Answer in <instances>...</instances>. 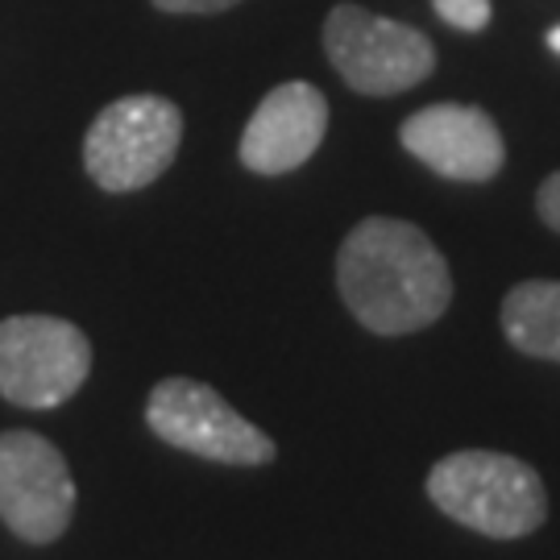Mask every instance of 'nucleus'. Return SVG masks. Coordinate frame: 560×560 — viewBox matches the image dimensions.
<instances>
[{"label": "nucleus", "mask_w": 560, "mask_h": 560, "mask_svg": "<svg viewBox=\"0 0 560 560\" xmlns=\"http://www.w3.org/2000/svg\"><path fill=\"white\" fill-rule=\"evenodd\" d=\"M340 300L370 332L402 337L436 324L453 300L448 261L432 237L395 217L361 221L337 254Z\"/></svg>", "instance_id": "1"}, {"label": "nucleus", "mask_w": 560, "mask_h": 560, "mask_svg": "<svg viewBox=\"0 0 560 560\" xmlns=\"http://www.w3.org/2000/svg\"><path fill=\"white\" fill-rule=\"evenodd\" d=\"M428 499L460 527H474L490 540H520L548 520V494L540 474L506 453H453L432 465Z\"/></svg>", "instance_id": "2"}, {"label": "nucleus", "mask_w": 560, "mask_h": 560, "mask_svg": "<svg viewBox=\"0 0 560 560\" xmlns=\"http://www.w3.org/2000/svg\"><path fill=\"white\" fill-rule=\"evenodd\" d=\"M179 141L183 113L166 96H120L92 120L83 166L104 191H138L175 162Z\"/></svg>", "instance_id": "3"}, {"label": "nucleus", "mask_w": 560, "mask_h": 560, "mask_svg": "<svg viewBox=\"0 0 560 560\" xmlns=\"http://www.w3.org/2000/svg\"><path fill=\"white\" fill-rule=\"evenodd\" d=\"M324 50L337 75L361 96H399L432 75L436 50L420 30L374 18L361 4H337L324 21Z\"/></svg>", "instance_id": "4"}, {"label": "nucleus", "mask_w": 560, "mask_h": 560, "mask_svg": "<svg viewBox=\"0 0 560 560\" xmlns=\"http://www.w3.org/2000/svg\"><path fill=\"white\" fill-rule=\"evenodd\" d=\"M92 370V345L83 328L59 316H9L0 320V395L30 411L67 402Z\"/></svg>", "instance_id": "5"}, {"label": "nucleus", "mask_w": 560, "mask_h": 560, "mask_svg": "<svg viewBox=\"0 0 560 560\" xmlns=\"http://www.w3.org/2000/svg\"><path fill=\"white\" fill-rule=\"evenodd\" d=\"M145 423L154 436L183 453L221 465H266L275 460V441L237 416L229 402L196 378H166L145 399Z\"/></svg>", "instance_id": "6"}, {"label": "nucleus", "mask_w": 560, "mask_h": 560, "mask_svg": "<svg viewBox=\"0 0 560 560\" xmlns=\"http://www.w3.org/2000/svg\"><path fill=\"white\" fill-rule=\"evenodd\" d=\"M75 515V481L38 432H0V520L25 544H55Z\"/></svg>", "instance_id": "7"}, {"label": "nucleus", "mask_w": 560, "mask_h": 560, "mask_svg": "<svg viewBox=\"0 0 560 560\" xmlns=\"http://www.w3.org/2000/svg\"><path fill=\"white\" fill-rule=\"evenodd\" d=\"M399 138L428 171L457 183L494 179L506 162L499 125L474 104H428L402 120Z\"/></svg>", "instance_id": "8"}, {"label": "nucleus", "mask_w": 560, "mask_h": 560, "mask_svg": "<svg viewBox=\"0 0 560 560\" xmlns=\"http://www.w3.org/2000/svg\"><path fill=\"white\" fill-rule=\"evenodd\" d=\"M328 129V101L303 80L279 83L241 133V162L254 175H287L320 150Z\"/></svg>", "instance_id": "9"}, {"label": "nucleus", "mask_w": 560, "mask_h": 560, "mask_svg": "<svg viewBox=\"0 0 560 560\" xmlns=\"http://www.w3.org/2000/svg\"><path fill=\"white\" fill-rule=\"evenodd\" d=\"M502 332L527 358L560 361V282H520L502 300Z\"/></svg>", "instance_id": "10"}, {"label": "nucleus", "mask_w": 560, "mask_h": 560, "mask_svg": "<svg viewBox=\"0 0 560 560\" xmlns=\"http://www.w3.org/2000/svg\"><path fill=\"white\" fill-rule=\"evenodd\" d=\"M432 9L465 34H478L490 25V0H432Z\"/></svg>", "instance_id": "11"}, {"label": "nucleus", "mask_w": 560, "mask_h": 560, "mask_svg": "<svg viewBox=\"0 0 560 560\" xmlns=\"http://www.w3.org/2000/svg\"><path fill=\"white\" fill-rule=\"evenodd\" d=\"M536 208H540V217L548 229H557L560 233V171L557 175H548L540 183V196H536Z\"/></svg>", "instance_id": "12"}, {"label": "nucleus", "mask_w": 560, "mask_h": 560, "mask_svg": "<svg viewBox=\"0 0 560 560\" xmlns=\"http://www.w3.org/2000/svg\"><path fill=\"white\" fill-rule=\"evenodd\" d=\"M162 13H221V9H233L241 0H154Z\"/></svg>", "instance_id": "13"}, {"label": "nucleus", "mask_w": 560, "mask_h": 560, "mask_svg": "<svg viewBox=\"0 0 560 560\" xmlns=\"http://www.w3.org/2000/svg\"><path fill=\"white\" fill-rule=\"evenodd\" d=\"M548 46H552V50H557V55H560V25H557V30H552V34H548Z\"/></svg>", "instance_id": "14"}]
</instances>
